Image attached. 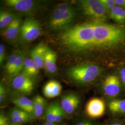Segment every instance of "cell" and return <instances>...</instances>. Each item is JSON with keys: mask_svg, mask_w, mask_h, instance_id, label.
<instances>
[{"mask_svg": "<svg viewBox=\"0 0 125 125\" xmlns=\"http://www.w3.org/2000/svg\"><path fill=\"white\" fill-rule=\"evenodd\" d=\"M101 73V68L95 64L86 63L70 68L69 77L76 83L86 84L94 80Z\"/></svg>", "mask_w": 125, "mask_h": 125, "instance_id": "obj_3", "label": "cell"}, {"mask_svg": "<svg viewBox=\"0 0 125 125\" xmlns=\"http://www.w3.org/2000/svg\"><path fill=\"white\" fill-rule=\"evenodd\" d=\"M78 3L83 13L93 21L104 22L107 19L108 12L100 0H82Z\"/></svg>", "mask_w": 125, "mask_h": 125, "instance_id": "obj_4", "label": "cell"}, {"mask_svg": "<svg viewBox=\"0 0 125 125\" xmlns=\"http://www.w3.org/2000/svg\"><path fill=\"white\" fill-rule=\"evenodd\" d=\"M5 3L9 8L22 13H32L38 6L36 1L31 0H7Z\"/></svg>", "mask_w": 125, "mask_h": 125, "instance_id": "obj_8", "label": "cell"}, {"mask_svg": "<svg viewBox=\"0 0 125 125\" xmlns=\"http://www.w3.org/2000/svg\"><path fill=\"white\" fill-rule=\"evenodd\" d=\"M65 115V112L62 110L61 106L57 103L55 113V123H58L62 121Z\"/></svg>", "mask_w": 125, "mask_h": 125, "instance_id": "obj_26", "label": "cell"}, {"mask_svg": "<svg viewBox=\"0 0 125 125\" xmlns=\"http://www.w3.org/2000/svg\"><path fill=\"white\" fill-rule=\"evenodd\" d=\"M22 52L21 50H16L13 51L8 58L6 63L5 69L7 74L10 76L11 75V73L12 72L15 62H16L17 59L18 58V57L21 53Z\"/></svg>", "mask_w": 125, "mask_h": 125, "instance_id": "obj_22", "label": "cell"}, {"mask_svg": "<svg viewBox=\"0 0 125 125\" xmlns=\"http://www.w3.org/2000/svg\"><path fill=\"white\" fill-rule=\"evenodd\" d=\"M30 117H31V115H26L12 117L11 118V121L13 122V123L19 124L20 123H25L28 121L30 119Z\"/></svg>", "mask_w": 125, "mask_h": 125, "instance_id": "obj_27", "label": "cell"}, {"mask_svg": "<svg viewBox=\"0 0 125 125\" xmlns=\"http://www.w3.org/2000/svg\"><path fill=\"white\" fill-rule=\"evenodd\" d=\"M16 16L9 11L0 10V28L5 29L13 21Z\"/></svg>", "mask_w": 125, "mask_h": 125, "instance_id": "obj_21", "label": "cell"}, {"mask_svg": "<svg viewBox=\"0 0 125 125\" xmlns=\"http://www.w3.org/2000/svg\"><path fill=\"white\" fill-rule=\"evenodd\" d=\"M5 57V49L4 46L2 44H0V64H2L4 62Z\"/></svg>", "mask_w": 125, "mask_h": 125, "instance_id": "obj_31", "label": "cell"}, {"mask_svg": "<svg viewBox=\"0 0 125 125\" xmlns=\"http://www.w3.org/2000/svg\"><path fill=\"white\" fill-rule=\"evenodd\" d=\"M62 86L55 80L50 81L44 86L43 92L46 98H53L58 96L62 91Z\"/></svg>", "mask_w": 125, "mask_h": 125, "instance_id": "obj_14", "label": "cell"}, {"mask_svg": "<svg viewBox=\"0 0 125 125\" xmlns=\"http://www.w3.org/2000/svg\"><path fill=\"white\" fill-rule=\"evenodd\" d=\"M10 115H11V118H12V117H18V116L26 115L30 114L21 109L14 108L13 110H12Z\"/></svg>", "mask_w": 125, "mask_h": 125, "instance_id": "obj_29", "label": "cell"}, {"mask_svg": "<svg viewBox=\"0 0 125 125\" xmlns=\"http://www.w3.org/2000/svg\"><path fill=\"white\" fill-rule=\"evenodd\" d=\"M12 85L15 90L25 94H31L34 88L32 78L21 73L14 76Z\"/></svg>", "mask_w": 125, "mask_h": 125, "instance_id": "obj_7", "label": "cell"}, {"mask_svg": "<svg viewBox=\"0 0 125 125\" xmlns=\"http://www.w3.org/2000/svg\"><path fill=\"white\" fill-rule=\"evenodd\" d=\"M25 59L26 58L25 54L22 52L18 57V58L15 62L10 76H15L18 75L20 72L22 71Z\"/></svg>", "mask_w": 125, "mask_h": 125, "instance_id": "obj_23", "label": "cell"}, {"mask_svg": "<svg viewBox=\"0 0 125 125\" xmlns=\"http://www.w3.org/2000/svg\"><path fill=\"white\" fill-rule=\"evenodd\" d=\"M111 125H122L120 123H114V124H113Z\"/></svg>", "mask_w": 125, "mask_h": 125, "instance_id": "obj_37", "label": "cell"}, {"mask_svg": "<svg viewBox=\"0 0 125 125\" xmlns=\"http://www.w3.org/2000/svg\"><path fill=\"white\" fill-rule=\"evenodd\" d=\"M22 22L21 18L16 16L13 21L4 29L2 36L9 42H13L15 41L20 37Z\"/></svg>", "mask_w": 125, "mask_h": 125, "instance_id": "obj_11", "label": "cell"}, {"mask_svg": "<svg viewBox=\"0 0 125 125\" xmlns=\"http://www.w3.org/2000/svg\"><path fill=\"white\" fill-rule=\"evenodd\" d=\"M116 6L124 9L125 8V0H115Z\"/></svg>", "mask_w": 125, "mask_h": 125, "instance_id": "obj_34", "label": "cell"}, {"mask_svg": "<svg viewBox=\"0 0 125 125\" xmlns=\"http://www.w3.org/2000/svg\"><path fill=\"white\" fill-rule=\"evenodd\" d=\"M44 125H57L55 122H51V121H46Z\"/></svg>", "mask_w": 125, "mask_h": 125, "instance_id": "obj_36", "label": "cell"}, {"mask_svg": "<svg viewBox=\"0 0 125 125\" xmlns=\"http://www.w3.org/2000/svg\"><path fill=\"white\" fill-rule=\"evenodd\" d=\"M48 48V47L44 43H40L36 45L31 52V58L40 69L44 68L45 56Z\"/></svg>", "mask_w": 125, "mask_h": 125, "instance_id": "obj_13", "label": "cell"}, {"mask_svg": "<svg viewBox=\"0 0 125 125\" xmlns=\"http://www.w3.org/2000/svg\"><path fill=\"white\" fill-rule=\"evenodd\" d=\"M41 32L39 22L33 18H27L22 22L19 37L23 42H30L35 40L40 36Z\"/></svg>", "mask_w": 125, "mask_h": 125, "instance_id": "obj_5", "label": "cell"}, {"mask_svg": "<svg viewBox=\"0 0 125 125\" xmlns=\"http://www.w3.org/2000/svg\"><path fill=\"white\" fill-rule=\"evenodd\" d=\"M94 22L86 23L67 29L61 36L62 44L70 49L81 51L93 48Z\"/></svg>", "mask_w": 125, "mask_h": 125, "instance_id": "obj_1", "label": "cell"}, {"mask_svg": "<svg viewBox=\"0 0 125 125\" xmlns=\"http://www.w3.org/2000/svg\"><path fill=\"white\" fill-rule=\"evenodd\" d=\"M103 5L105 9L108 13L111 9L116 6L115 0H100Z\"/></svg>", "mask_w": 125, "mask_h": 125, "instance_id": "obj_28", "label": "cell"}, {"mask_svg": "<svg viewBox=\"0 0 125 125\" xmlns=\"http://www.w3.org/2000/svg\"><path fill=\"white\" fill-rule=\"evenodd\" d=\"M39 68L31 58H26L21 73L32 78L39 72Z\"/></svg>", "mask_w": 125, "mask_h": 125, "instance_id": "obj_17", "label": "cell"}, {"mask_svg": "<svg viewBox=\"0 0 125 125\" xmlns=\"http://www.w3.org/2000/svg\"><path fill=\"white\" fill-rule=\"evenodd\" d=\"M13 103L19 109L27 112L30 115L33 114V100L26 96H21L13 99Z\"/></svg>", "mask_w": 125, "mask_h": 125, "instance_id": "obj_16", "label": "cell"}, {"mask_svg": "<svg viewBox=\"0 0 125 125\" xmlns=\"http://www.w3.org/2000/svg\"><path fill=\"white\" fill-rule=\"evenodd\" d=\"M76 16V12H65L55 9L50 21V26L55 30L67 28L72 24Z\"/></svg>", "mask_w": 125, "mask_h": 125, "instance_id": "obj_6", "label": "cell"}, {"mask_svg": "<svg viewBox=\"0 0 125 125\" xmlns=\"http://www.w3.org/2000/svg\"><path fill=\"white\" fill-rule=\"evenodd\" d=\"M125 42V27L94 22L92 48H111Z\"/></svg>", "mask_w": 125, "mask_h": 125, "instance_id": "obj_2", "label": "cell"}, {"mask_svg": "<svg viewBox=\"0 0 125 125\" xmlns=\"http://www.w3.org/2000/svg\"><path fill=\"white\" fill-rule=\"evenodd\" d=\"M57 56L52 50L48 48L44 59V68L45 71L49 74L55 73L57 70L56 65Z\"/></svg>", "mask_w": 125, "mask_h": 125, "instance_id": "obj_15", "label": "cell"}, {"mask_svg": "<svg viewBox=\"0 0 125 125\" xmlns=\"http://www.w3.org/2000/svg\"><path fill=\"white\" fill-rule=\"evenodd\" d=\"M6 96V91L4 86L2 83L0 84V103H3Z\"/></svg>", "mask_w": 125, "mask_h": 125, "instance_id": "obj_30", "label": "cell"}, {"mask_svg": "<svg viewBox=\"0 0 125 125\" xmlns=\"http://www.w3.org/2000/svg\"><path fill=\"white\" fill-rule=\"evenodd\" d=\"M103 89L105 94L109 97H115L120 94L121 90V81L115 75L107 76L103 82Z\"/></svg>", "mask_w": 125, "mask_h": 125, "instance_id": "obj_9", "label": "cell"}, {"mask_svg": "<svg viewBox=\"0 0 125 125\" xmlns=\"http://www.w3.org/2000/svg\"><path fill=\"white\" fill-rule=\"evenodd\" d=\"M105 110V104L104 101L98 98L90 100L86 107V111L88 116L97 118L103 116Z\"/></svg>", "mask_w": 125, "mask_h": 125, "instance_id": "obj_10", "label": "cell"}, {"mask_svg": "<svg viewBox=\"0 0 125 125\" xmlns=\"http://www.w3.org/2000/svg\"><path fill=\"white\" fill-rule=\"evenodd\" d=\"M32 100L33 102V115L36 117H40L45 110V99L40 95H37Z\"/></svg>", "mask_w": 125, "mask_h": 125, "instance_id": "obj_19", "label": "cell"}, {"mask_svg": "<svg viewBox=\"0 0 125 125\" xmlns=\"http://www.w3.org/2000/svg\"><path fill=\"white\" fill-rule=\"evenodd\" d=\"M108 106L113 114H125V99L113 100L108 103Z\"/></svg>", "mask_w": 125, "mask_h": 125, "instance_id": "obj_20", "label": "cell"}, {"mask_svg": "<svg viewBox=\"0 0 125 125\" xmlns=\"http://www.w3.org/2000/svg\"><path fill=\"white\" fill-rule=\"evenodd\" d=\"M0 125H9L8 120L7 118L3 114H0Z\"/></svg>", "mask_w": 125, "mask_h": 125, "instance_id": "obj_32", "label": "cell"}, {"mask_svg": "<svg viewBox=\"0 0 125 125\" xmlns=\"http://www.w3.org/2000/svg\"><path fill=\"white\" fill-rule=\"evenodd\" d=\"M80 102L78 95L73 93L64 95L61 100V107L65 113L71 114L75 112Z\"/></svg>", "mask_w": 125, "mask_h": 125, "instance_id": "obj_12", "label": "cell"}, {"mask_svg": "<svg viewBox=\"0 0 125 125\" xmlns=\"http://www.w3.org/2000/svg\"><path fill=\"white\" fill-rule=\"evenodd\" d=\"M62 12H74L75 10L70 3L68 2H63L57 5L55 8Z\"/></svg>", "mask_w": 125, "mask_h": 125, "instance_id": "obj_25", "label": "cell"}, {"mask_svg": "<svg viewBox=\"0 0 125 125\" xmlns=\"http://www.w3.org/2000/svg\"><path fill=\"white\" fill-rule=\"evenodd\" d=\"M120 76L122 83L125 86V68L121 70L120 72Z\"/></svg>", "mask_w": 125, "mask_h": 125, "instance_id": "obj_33", "label": "cell"}, {"mask_svg": "<svg viewBox=\"0 0 125 125\" xmlns=\"http://www.w3.org/2000/svg\"><path fill=\"white\" fill-rule=\"evenodd\" d=\"M56 104V102L52 103L47 108L45 113V117L47 121L55 122Z\"/></svg>", "mask_w": 125, "mask_h": 125, "instance_id": "obj_24", "label": "cell"}, {"mask_svg": "<svg viewBox=\"0 0 125 125\" xmlns=\"http://www.w3.org/2000/svg\"><path fill=\"white\" fill-rule=\"evenodd\" d=\"M77 125H93L89 122H81L77 124Z\"/></svg>", "mask_w": 125, "mask_h": 125, "instance_id": "obj_35", "label": "cell"}, {"mask_svg": "<svg viewBox=\"0 0 125 125\" xmlns=\"http://www.w3.org/2000/svg\"><path fill=\"white\" fill-rule=\"evenodd\" d=\"M109 17L117 23L122 24L125 22V9L115 6L109 12Z\"/></svg>", "mask_w": 125, "mask_h": 125, "instance_id": "obj_18", "label": "cell"}, {"mask_svg": "<svg viewBox=\"0 0 125 125\" xmlns=\"http://www.w3.org/2000/svg\"><path fill=\"white\" fill-rule=\"evenodd\" d=\"M9 125H20L19 124H14V123H13L12 124H9Z\"/></svg>", "mask_w": 125, "mask_h": 125, "instance_id": "obj_38", "label": "cell"}]
</instances>
